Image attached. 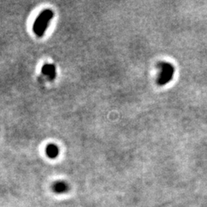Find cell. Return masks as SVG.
<instances>
[{"label":"cell","instance_id":"cell-3","mask_svg":"<svg viewBox=\"0 0 207 207\" xmlns=\"http://www.w3.org/2000/svg\"><path fill=\"white\" fill-rule=\"evenodd\" d=\"M42 72L44 75L48 77L50 80H54L56 76L55 66L51 64H44L42 68Z\"/></svg>","mask_w":207,"mask_h":207},{"label":"cell","instance_id":"cell-2","mask_svg":"<svg viewBox=\"0 0 207 207\" xmlns=\"http://www.w3.org/2000/svg\"><path fill=\"white\" fill-rule=\"evenodd\" d=\"M160 72L159 77H158V85H164L167 84L173 78L174 74V68L171 64L167 62H162L160 64Z\"/></svg>","mask_w":207,"mask_h":207},{"label":"cell","instance_id":"cell-5","mask_svg":"<svg viewBox=\"0 0 207 207\" xmlns=\"http://www.w3.org/2000/svg\"><path fill=\"white\" fill-rule=\"evenodd\" d=\"M53 190H54L55 192H58V193H61V192L67 191L68 186L64 182H57L53 186Z\"/></svg>","mask_w":207,"mask_h":207},{"label":"cell","instance_id":"cell-1","mask_svg":"<svg viewBox=\"0 0 207 207\" xmlns=\"http://www.w3.org/2000/svg\"><path fill=\"white\" fill-rule=\"evenodd\" d=\"M54 17V12L51 9H44L37 16L34 22L32 31L38 37H42L45 35L50 22Z\"/></svg>","mask_w":207,"mask_h":207},{"label":"cell","instance_id":"cell-4","mask_svg":"<svg viewBox=\"0 0 207 207\" xmlns=\"http://www.w3.org/2000/svg\"><path fill=\"white\" fill-rule=\"evenodd\" d=\"M45 153H46L48 157L54 159V158H56L59 156V149L56 145L51 143V144H48L47 146L46 149H45Z\"/></svg>","mask_w":207,"mask_h":207}]
</instances>
